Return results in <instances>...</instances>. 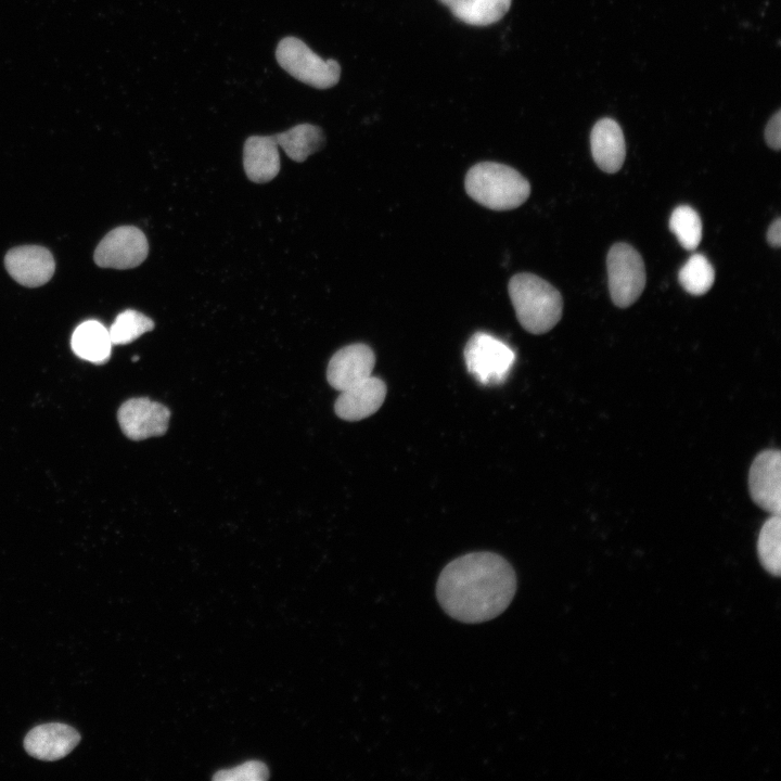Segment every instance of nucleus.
I'll use <instances>...</instances> for the list:
<instances>
[{
	"label": "nucleus",
	"mask_w": 781,
	"mask_h": 781,
	"mask_svg": "<svg viewBox=\"0 0 781 781\" xmlns=\"http://www.w3.org/2000/svg\"><path fill=\"white\" fill-rule=\"evenodd\" d=\"M516 590V576L501 555L482 551L459 556L441 571L436 596L443 610L462 623L475 624L501 614Z\"/></svg>",
	"instance_id": "f257e3e1"
},
{
	"label": "nucleus",
	"mask_w": 781,
	"mask_h": 781,
	"mask_svg": "<svg viewBox=\"0 0 781 781\" xmlns=\"http://www.w3.org/2000/svg\"><path fill=\"white\" fill-rule=\"evenodd\" d=\"M508 291L516 318L527 332L543 334L560 321L562 296L540 277L527 272L514 274L509 281Z\"/></svg>",
	"instance_id": "f03ea898"
},
{
	"label": "nucleus",
	"mask_w": 781,
	"mask_h": 781,
	"mask_svg": "<svg viewBox=\"0 0 781 781\" xmlns=\"http://www.w3.org/2000/svg\"><path fill=\"white\" fill-rule=\"evenodd\" d=\"M468 195L492 210H511L530 194V184L516 169L495 162L471 167L464 179Z\"/></svg>",
	"instance_id": "7ed1b4c3"
},
{
	"label": "nucleus",
	"mask_w": 781,
	"mask_h": 781,
	"mask_svg": "<svg viewBox=\"0 0 781 781\" xmlns=\"http://www.w3.org/2000/svg\"><path fill=\"white\" fill-rule=\"evenodd\" d=\"M276 59L292 77L317 89L331 88L340 80V64L323 60L296 37H285L278 43Z\"/></svg>",
	"instance_id": "20e7f679"
},
{
	"label": "nucleus",
	"mask_w": 781,
	"mask_h": 781,
	"mask_svg": "<svg viewBox=\"0 0 781 781\" xmlns=\"http://www.w3.org/2000/svg\"><path fill=\"white\" fill-rule=\"evenodd\" d=\"M607 280L615 306L627 308L641 295L646 282L640 254L627 243L614 244L606 256Z\"/></svg>",
	"instance_id": "39448f33"
},
{
	"label": "nucleus",
	"mask_w": 781,
	"mask_h": 781,
	"mask_svg": "<svg viewBox=\"0 0 781 781\" xmlns=\"http://www.w3.org/2000/svg\"><path fill=\"white\" fill-rule=\"evenodd\" d=\"M463 356L468 371L484 385L502 383L515 360L509 345L485 332H476L470 337Z\"/></svg>",
	"instance_id": "423d86ee"
},
{
	"label": "nucleus",
	"mask_w": 781,
	"mask_h": 781,
	"mask_svg": "<svg viewBox=\"0 0 781 781\" xmlns=\"http://www.w3.org/2000/svg\"><path fill=\"white\" fill-rule=\"evenodd\" d=\"M149 253L144 233L133 226L110 231L94 251V261L103 268L130 269L139 266Z\"/></svg>",
	"instance_id": "0eeeda50"
},
{
	"label": "nucleus",
	"mask_w": 781,
	"mask_h": 781,
	"mask_svg": "<svg viewBox=\"0 0 781 781\" xmlns=\"http://www.w3.org/2000/svg\"><path fill=\"white\" fill-rule=\"evenodd\" d=\"M748 490L756 505L780 514L781 454L778 449H766L755 457L748 472Z\"/></svg>",
	"instance_id": "6e6552de"
},
{
	"label": "nucleus",
	"mask_w": 781,
	"mask_h": 781,
	"mask_svg": "<svg viewBox=\"0 0 781 781\" xmlns=\"http://www.w3.org/2000/svg\"><path fill=\"white\" fill-rule=\"evenodd\" d=\"M170 411L149 398H131L118 409L117 419L123 433L132 440L161 436L168 428Z\"/></svg>",
	"instance_id": "1a4fd4ad"
},
{
	"label": "nucleus",
	"mask_w": 781,
	"mask_h": 781,
	"mask_svg": "<svg viewBox=\"0 0 781 781\" xmlns=\"http://www.w3.org/2000/svg\"><path fill=\"white\" fill-rule=\"evenodd\" d=\"M374 363V353L368 345H347L330 359L327 369L328 382L334 389L343 392L371 376Z\"/></svg>",
	"instance_id": "9d476101"
},
{
	"label": "nucleus",
	"mask_w": 781,
	"mask_h": 781,
	"mask_svg": "<svg viewBox=\"0 0 781 781\" xmlns=\"http://www.w3.org/2000/svg\"><path fill=\"white\" fill-rule=\"evenodd\" d=\"M5 269L20 284L37 287L53 276L55 263L46 247L25 245L10 249L4 257Z\"/></svg>",
	"instance_id": "9b49d317"
},
{
	"label": "nucleus",
	"mask_w": 781,
	"mask_h": 781,
	"mask_svg": "<svg viewBox=\"0 0 781 781\" xmlns=\"http://www.w3.org/2000/svg\"><path fill=\"white\" fill-rule=\"evenodd\" d=\"M79 732L62 722L34 727L24 739V748L33 757L54 761L68 755L80 742Z\"/></svg>",
	"instance_id": "f8f14e48"
},
{
	"label": "nucleus",
	"mask_w": 781,
	"mask_h": 781,
	"mask_svg": "<svg viewBox=\"0 0 781 781\" xmlns=\"http://www.w3.org/2000/svg\"><path fill=\"white\" fill-rule=\"evenodd\" d=\"M386 396L385 383L376 377L368 379L340 392L334 404L337 417L346 421H359L370 417L383 405Z\"/></svg>",
	"instance_id": "ddd939ff"
},
{
	"label": "nucleus",
	"mask_w": 781,
	"mask_h": 781,
	"mask_svg": "<svg viewBox=\"0 0 781 781\" xmlns=\"http://www.w3.org/2000/svg\"><path fill=\"white\" fill-rule=\"evenodd\" d=\"M592 157L607 172L618 171L625 161L626 145L620 126L612 118L598 120L590 133Z\"/></svg>",
	"instance_id": "4468645a"
},
{
	"label": "nucleus",
	"mask_w": 781,
	"mask_h": 781,
	"mask_svg": "<svg viewBox=\"0 0 781 781\" xmlns=\"http://www.w3.org/2000/svg\"><path fill=\"white\" fill-rule=\"evenodd\" d=\"M243 165L247 178L256 183L272 180L280 170L278 144L272 136H252L243 149Z\"/></svg>",
	"instance_id": "2eb2a0df"
},
{
	"label": "nucleus",
	"mask_w": 781,
	"mask_h": 781,
	"mask_svg": "<svg viewBox=\"0 0 781 781\" xmlns=\"http://www.w3.org/2000/svg\"><path fill=\"white\" fill-rule=\"evenodd\" d=\"M71 346L79 358L102 364L110 359L113 344L108 329L97 320H87L75 329Z\"/></svg>",
	"instance_id": "dca6fc26"
},
{
	"label": "nucleus",
	"mask_w": 781,
	"mask_h": 781,
	"mask_svg": "<svg viewBox=\"0 0 781 781\" xmlns=\"http://www.w3.org/2000/svg\"><path fill=\"white\" fill-rule=\"evenodd\" d=\"M461 22L472 26H487L500 21L512 0H439Z\"/></svg>",
	"instance_id": "f3484780"
},
{
	"label": "nucleus",
	"mask_w": 781,
	"mask_h": 781,
	"mask_svg": "<svg viewBox=\"0 0 781 781\" xmlns=\"http://www.w3.org/2000/svg\"><path fill=\"white\" fill-rule=\"evenodd\" d=\"M278 146L295 162H304L322 149L325 137L322 129L311 124H299L272 136Z\"/></svg>",
	"instance_id": "a211bd4d"
},
{
	"label": "nucleus",
	"mask_w": 781,
	"mask_h": 781,
	"mask_svg": "<svg viewBox=\"0 0 781 781\" xmlns=\"http://www.w3.org/2000/svg\"><path fill=\"white\" fill-rule=\"evenodd\" d=\"M780 514H771L761 526L757 541L759 561L765 569L774 576L780 575Z\"/></svg>",
	"instance_id": "6ab92c4d"
},
{
	"label": "nucleus",
	"mask_w": 781,
	"mask_h": 781,
	"mask_svg": "<svg viewBox=\"0 0 781 781\" xmlns=\"http://www.w3.org/2000/svg\"><path fill=\"white\" fill-rule=\"evenodd\" d=\"M678 280L689 294L703 295L714 284L715 270L704 255L693 254L679 270Z\"/></svg>",
	"instance_id": "aec40b11"
},
{
	"label": "nucleus",
	"mask_w": 781,
	"mask_h": 781,
	"mask_svg": "<svg viewBox=\"0 0 781 781\" xmlns=\"http://www.w3.org/2000/svg\"><path fill=\"white\" fill-rule=\"evenodd\" d=\"M669 229L680 245L694 251L702 239V221L696 210L688 205L677 206L669 219Z\"/></svg>",
	"instance_id": "412c9836"
},
{
	"label": "nucleus",
	"mask_w": 781,
	"mask_h": 781,
	"mask_svg": "<svg viewBox=\"0 0 781 781\" xmlns=\"http://www.w3.org/2000/svg\"><path fill=\"white\" fill-rule=\"evenodd\" d=\"M153 328L154 322L151 318L139 311L128 309L116 317L108 332L113 345H125L133 342Z\"/></svg>",
	"instance_id": "4be33fe9"
},
{
	"label": "nucleus",
	"mask_w": 781,
	"mask_h": 781,
	"mask_svg": "<svg viewBox=\"0 0 781 781\" xmlns=\"http://www.w3.org/2000/svg\"><path fill=\"white\" fill-rule=\"evenodd\" d=\"M269 770L259 760H249L239 766L222 769L213 776L215 781H263L268 779Z\"/></svg>",
	"instance_id": "5701e85b"
},
{
	"label": "nucleus",
	"mask_w": 781,
	"mask_h": 781,
	"mask_svg": "<svg viewBox=\"0 0 781 781\" xmlns=\"http://www.w3.org/2000/svg\"><path fill=\"white\" fill-rule=\"evenodd\" d=\"M765 140L767 144L778 151L781 146V112L780 110L771 116L765 128Z\"/></svg>",
	"instance_id": "b1692460"
},
{
	"label": "nucleus",
	"mask_w": 781,
	"mask_h": 781,
	"mask_svg": "<svg viewBox=\"0 0 781 781\" xmlns=\"http://www.w3.org/2000/svg\"><path fill=\"white\" fill-rule=\"evenodd\" d=\"M767 241L770 246L779 247L781 245V219L777 218L769 226L767 231Z\"/></svg>",
	"instance_id": "393cba45"
}]
</instances>
